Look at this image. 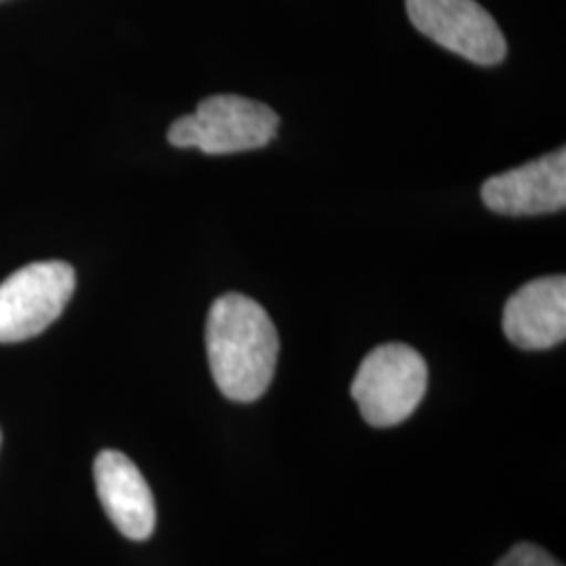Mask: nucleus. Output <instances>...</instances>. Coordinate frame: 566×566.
<instances>
[{
  "mask_svg": "<svg viewBox=\"0 0 566 566\" xmlns=\"http://www.w3.org/2000/svg\"><path fill=\"white\" fill-rule=\"evenodd\" d=\"M428 365L424 357L401 343L380 344L365 357L350 395L365 422L376 428L405 422L424 399Z\"/></svg>",
  "mask_w": 566,
  "mask_h": 566,
  "instance_id": "7ed1b4c3",
  "label": "nucleus"
},
{
  "mask_svg": "<svg viewBox=\"0 0 566 566\" xmlns=\"http://www.w3.org/2000/svg\"><path fill=\"white\" fill-rule=\"evenodd\" d=\"M76 273L67 263L42 261L0 283V344L23 343L42 334L70 303Z\"/></svg>",
  "mask_w": 566,
  "mask_h": 566,
  "instance_id": "20e7f679",
  "label": "nucleus"
},
{
  "mask_svg": "<svg viewBox=\"0 0 566 566\" xmlns=\"http://www.w3.org/2000/svg\"><path fill=\"white\" fill-rule=\"evenodd\" d=\"M411 23L447 51L476 65L506 60L507 42L476 0H405Z\"/></svg>",
  "mask_w": 566,
  "mask_h": 566,
  "instance_id": "39448f33",
  "label": "nucleus"
},
{
  "mask_svg": "<svg viewBox=\"0 0 566 566\" xmlns=\"http://www.w3.org/2000/svg\"><path fill=\"white\" fill-rule=\"evenodd\" d=\"M280 116L261 102L240 95L206 97L196 114L182 116L168 128L175 147H196L208 156H227L266 147L277 137Z\"/></svg>",
  "mask_w": 566,
  "mask_h": 566,
  "instance_id": "f03ea898",
  "label": "nucleus"
},
{
  "mask_svg": "<svg viewBox=\"0 0 566 566\" xmlns=\"http://www.w3.org/2000/svg\"><path fill=\"white\" fill-rule=\"evenodd\" d=\"M495 566H563L544 547L535 544H518L507 552Z\"/></svg>",
  "mask_w": 566,
  "mask_h": 566,
  "instance_id": "1a4fd4ad",
  "label": "nucleus"
},
{
  "mask_svg": "<svg viewBox=\"0 0 566 566\" xmlns=\"http://www.w3.org/2000/svg\"><path fill=\"white\" fill-rule=\"evenodd\" d=\"M483 203L506 217L552 214L566 206V149L495 175L483 182Z\"/></svg>",
  "mask_w": 566,
  "mask_h": 566,
  "instance_id": "423d86ee",
  "label": "nucleus"
},
{
  "mask_svg": "<svg viewBox=\"0 0 566 566\" xmlns=\"http://www.w3.org/2000/svg\"><path fill=\"white\" fill-rule=\"evenodd\" d=\"M95 486L105 514L124 537L143 542L156 528V502L142 470L120 451L95 458Z\"/></svg>",
  "mask_w": 566,
  "mask_h": 566,
  "instance_id": "0eeeda50",
  "label": "nucleus"
},
{
  "mask_svg": "<svg viewBox=\"0 0 566 566\" xmlns=\"http://www.w3.org/2000/svg\"><path fill=\"white\" fill-rule=\"evenodd\" d=\"M0 441H2V434H0Z\"/></svg>",
  "mask_w": 566,
  "mask_h": 566,
  "instance_id": "9d476101",
  "label": "nucleus"
},
{
  "mask_svg": "<svg viewBox=\"0 0 566 566\" xmlns=\"http://www.w3.org/2000/svg\"><path fill=\"white\" fill-rule=\"evenodd\" d=\"M206 353L212 378L224 397L252 403L273 382L280 336L263 304L229 292L208 311Z\"/></svg>",
  "mask_w": 566,
  "mask_h": 566,
  "instance_id": "f257e3e1",
  "label": "nucleus"
},
{
  "mask_svg": "<svg viewBox=\"0 0 566 566\" xmlns=\"http://www.w3.org/2000/svg\"><path fill=\"white\" fill-rule=\"evenodd\" d=\"M507 340L525 350H547L566 338L565 275L537 277L516 290L504 306Z\"/></svg>",
  "mask_w": 566,
  "mask_h": 566,
  "instance_id": "6e6552de",
  "label": "nucleus"
}]
</instances>
